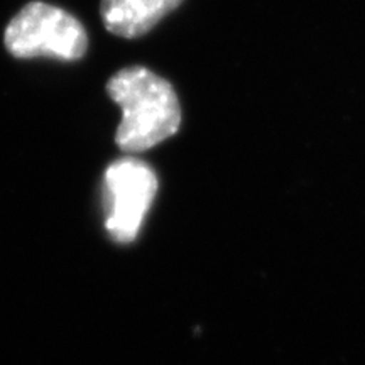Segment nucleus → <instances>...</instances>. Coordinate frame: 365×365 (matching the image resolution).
I'll list each match as a JSON object with an SVG mask.
<instances>
[{"label":"nucleus","instance_id":"f257e3e1","mask_svg":"<svg viewBox=\"0 0 365 365\" xmlns=\"http://www.w3.org/2000/svg\"><path fill=\"white\" fill-rule=\"evenodd\" d=\"M107 93L122 110L115 143L127 153H139L175 135L181 107L168 80L144 66H129L108 80Z\"/></svg>","mask_w":365,"mask_h":365},{"label":"nucleus","instance_id":"f03ea898","mask_svg":"<svg viewBox=\"0 0 365 365\" xmlns=\"http://www.w3.org/2000/svg\"><path fill=\"white\" fill-rule=\"evenodd\" d=\"M4 44L14 58H53L78 61L88 48L81 22L63 9L31 2L9 22Z\"/></svg>","mask_w":365,"mask_h":365},{"label":"nucleus","instance_id":"7ed1b4c3","mask_svg":"<svg viewBox=\"0 0 365 365\" xmlns=\"http://www.w3.org/2000/svg\"><path fill=\"white\" fill-rule=\"evenodd\" d=\"M156 193V173L139 159L122 158L107 168L103 203L107 230L113 240L129 244L135 239Z\"/></svg>","mask_w":365,"mask_h":365},{"label":"nucleus","instance_id":"20e7f679","mask_svg":"<svg viewBox=\"0 0 365 365\" xmlns=\"http://www.w3.org/2000/svg\"><path fill=\"white\" fill-rule=\"evenodd\" d=\"M182 0H102L100 16L108 33L135 39L148 34Z\"/></svg>","mask_w":365,"mask_h":365}]
</instances>
